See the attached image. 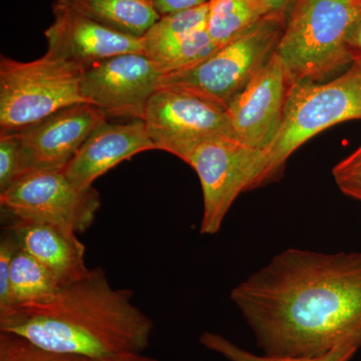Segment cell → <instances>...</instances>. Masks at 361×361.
I'll return each mask as SVG.
<instances>
[{
	"label": "cell",
	"instance_id": "6da1fadb",
	"mask_svg": "<svg viewBox=\"0 0 361 361\" xmlns=\"http://www.w3.org/2000/svg\"><path fill=\"white\" fill-rule=\"evenodd\" d=\"M230 297L263 355L313 357L345 344L361 348V252L288 249Z\"/></svg>",
	"mask_w": 361,
	"mask_h": 361
},
{
	"label": "cell",
	"instance_id": "7a4b0ae2",
	"mask_svg": "<svg viewBox=\"0 0 361 361\" xmlns=\"http://www.w3.org/2000/svg\"><path fill=\"white\" fill-rule=\"evenodd\" d=\"M129 289L111 286L102 268L63 284L42 302L0 311V332L39 348L90 360L142 353L154 323L133 303Z\"/></svg>",
	"mask_w": 361,
	"mask_h": 361
},
{
	"label": "cell",
	"instance_id": "3957f363",
	"mask_svg": "<svg viewBox=\"0 0 361 361\" xmlns=\"http://www.w3.org/2000/svg\"><path fill=\"white\" fill-rule=\"evenodd\" d=\"M361 0H295L275 52L289 85L315 80L351 63L348 39Z\"/></svg>",
	"mask_w": 361,
	"mask_h": 361
},
{
	"label": "cell",
	"instance_id": "277c9868",
	"mask_svg": "<svg viewBox=\"0 0 361 361\" xmlns=\"http://www.w3.org/2000/svg\"><path fill=\"white\" fill-rule=\"evenodd\" d=\"M361 120V66L351 63L341 77L317 84L303 80L289 87L281 127L266 153L261 185L275 179L289 157L308 140L332 126Z\"/></svg>",
	"mask_w": 361,
	"mask_h": 361
},
{
	"label": "cell",
	"instance_id": "5b68a950",
	"mask_svg": "<svg viewBox=\"0 0 361 361\" xmlns=\"http://www.w3.org/2000/svg\"><path fill=\"white\" fill-rule=\"evenodd\" d=\"M84 70L49 52L30 61L1 56V133L18 132L68 106L87 103L82 94Z\"/></svg>",
	"mask_w": 361,
	"mask_h": 361
},
{
	"label": "cell",
	"instance_id": "8992f818",
	"mask_svg": "<svg viewBox=\"0 0 361 361\" xmlns=\"http://www.w3.org/2000/svg\"><path fill=\"white\" fill-rule=\"evenodd\" d=\"M285 21L266 16L196 66L165 75L161 85L192 90L227 106L275 51Z\"/></svg>",
	"mask_w": 361,
	"mask_h": 361
},
{
	"label": "cell",
	"instance_id": "52a82bcc",
	"mask_svg": "<svg viewBox=\"0 0 361 361\" xmlns=\"http://www.w3.org/2000/svg\"><path fill=\"white\" fill-rule=\"evenodd\" d=\"M266 157L265 151L227 137L197 142L178 157L193 168L200 180L202 234H217L239 195L260 186Z\"/></svg>",
	"mask_w": 361,
	"mask_h": 361
},
{
	"label": "cell",
	"instance_id": "ba28073f",
	"mask_svg": "<svg viewBox=\"0 0 361 361\" xmlns=\"http://www.w3.org/2000/svg\"><path fill=\"white\" fill-rule=\"evenodd\" d=\"M2 212L13 220L47 223L82 234L92 227L101 208L94 187H80L65 169L35 170L0 193Z\"/></svg>",
	"mask_w": 361,
	"mask_h": 361
},
{
	"label": "cell",
	"instance_id": "9c48e42d",
	"mask_svg": "<svg viewBox=\"0 0 361 361\" xmlns=\"http://www.w3.org/2000/svg\"><path fill=\"white\" fill-rule=\"evenodd\" d=\"M226 108L192 90L161 85L147 104L144 122L156 149L179 157L197 142L232 139Z\"/></svg>",
	"mask_w": 361,
	"mask_h": 361
},
{
	"label": "cell",
	"instance_id": "30bf717a",
	"mask_svg": "<svg viewBox=\"0 0 361 361\" xmlns=\"http://www.w3.org/2000/svg\"><path fill=\"white\" fill-rule=\"evenodd\" d=\"M163 77L157 63L142 52L120 54L85 68L82 94L108 118L144 120Z\"/></svg>",
	"mask_w": 361,
	"mask_h": 361
},
{
	"label": "cell",
	"instance_id": "8fae6325",
	"mask_svg": "<svg viewBox=\"0 0 361 361\" xmlns=\"http://www.w3.org/2000/svg\"><path fill=\"white\" fill-rule=\"evenodd\" d=\"M289 87L281 59L274 51L227 104L232 139L267 153L281 127Z\"/></svg>",
	"mask_w": 361,
	"mask_h": 361
},
{
	"label": "cell",
	"instance_id": "7c38bea8",
	"mask_svg": "<svg viewBox=\"0 0 361 361\" xmlns=\"http://www.w3.org/2000/svg\"><path fill=\"white\" fill-rule=\"evenodd\" d=\"M109 121L94 104H73L18 130L30 172L65 169L97 128Z\"/></svg>",
	"mask_w": 361,
	"mask_h": 361
},
{
	"label": "cell",
	"instance_id": "4fadbf2b",
	"mask_svg": "<svg viewBox=\"0 0 361 361\" xmlns=\"http://www.w3.org/2000/svg\"><path fill=\"white\" fill-rule=\"evenodd\" d=\"M54 21L45 30L47 51L87 68V66L130 52H142L141 37L106 27L66 9L52 8Z\"/></svg>",
	"mask_w": 361,
	"mask_h": 361
},
{
	"label": "cell",
	"instance_id": "5bb4252c",
	"mask_svg": "<svg viewBox=\"0 0 361 361\" xmlns=\"http://www.w3.org/2000/svg\"><path fill=\"white\" fill-rule=\"evenodd\" d=\"M153 149L156 146L144 120L118 123L106 121L90 134L65 172L78 186L92 187L97 178L118 164Z\"/></svg>",
	"mask_w": 361,
	"mask_h": 361
},
{
	"label": "cell",
	"instance_id": "9a60e30c",
	"mask_svg": "<svg viewBox=\"0 0 361 361\" xmlns=\"http://www.w3.org/2000/svg\"><path fill=\"white\" fill-rule=\"evenodd\" d=\"M7 227L20 248L44 265L59 284L71 283L89 272L85 246L75 233L59 226L25 220H13Z\"/></svg>",
	"mask_w": 361,
	"mask_h": 361
},
{
	"label": "cell",
	"instance_id": "2e32d148",
	"mask_svg": "<svg viewBox=\"0 0 361 361\" xmlns=\"http://www.w3.org/2000/svg\"><path fill=\"white\" fill-rule=\"evenodd\" d=\"M52 8L82 14L116 32L141 39L161 18L151 0H54Z\"/></svg>",
	"mask_w": 361,
	"mask_h": 361
},
{
	"label": "cell",
	"instance_id": "e0dca14e",
	"mask_svg": "<svg viewBox=\"0 0 361 361\" xmlns=\"http://www.w3.org/2000/svg\"><path fill=\"white\" fill-rule=\"evenodd\" d=\"M61 286L44 265L18 245L11 263L9 303L6 310L11 306L47 300L56 293Z\"/></svg>",
	"mask_w": 361,
	"mask_h": 361
},
{
	"label": "cell",
	"instance_id": "ac0fdd59",
	"mask_svg": "<svg viewBox=\"0 0 361 361\" xmlns=\"http://www.w3.org/2000/svg\"><path fill=\"white\" fill-rule=\"evenodd\" d=\"M266 16L258 0H211L207 30L221 47L236 39Z\"/></svg>",
	"mask_w": 361,
	"mask_h": 361
},
{
	"label": "cell",
	"instance_id": "d6986e66",
	"mask_svg": "<svg viewBox=\"0 0 361 361\" xmlns=\"http://www.w3.org/2000/svg\"><path fill=\"white\" fill-rule=\"evenodd\" d=\"M209 4L205 6L161 16L142 37V54L153 59L159 52L186 39L189 35L206 30Z\"/></svg>",
	"mask_w": 361,
	"mask_h": 361
},
{
	"label": "cell",
	"instance_id": "ffe728a7",
	"mask_svg": "<svg viewBox=\"0 0 361 361\" xmlns=\"http://www.w3.org/2000/svg\"><path fill=\"white\" fill-rule=\"evenodd\" d=\"M219 47L206 28L159 52L152 61L165 77L196 66Z\"/></svg>",
	"mask_w": 361,
	"mask_h": 361
},
{
	"label": "cell",
	"instance_id": "44dd1931",
	"mask_svg": "<svg viewBox=\"0 0 361 361\" xmlns=\"http://www.w3.org/2000/svg\"><path fill=\"white\" fill-rule=\"evenodd\" d=\"M200 342L207 349L222 355L228 361H350L360 349L355 344H345L332 349L324 355L313 357H286L254 355L233 343L226 337L213 332H204L200 337Z\"/></svg>",
	"mask_w": 361,
	"mask_h": 361
},
{
	"label": "cell",
	"instance_id": "7402d4cb",
	"mask_svg": "<svg viewBox=\"0 0 361 361\" xmlns=\"http://www.w3.org/2000/svg\"><path fill=\"white\" fill-rule=\"evenodd\" d=\"M0 361H92L35 345L23 337L0 332Z\"/></svg>",
	"mask_w": 361,
	"mask_h": 361
},
{
	"label": "cell",
	"instance_id": "603a6c76",
	"mask_svg": "<svg viewBox=\"0 0 361 361\" xmlns=\"http://www.w3.org/2000/svg\"><path fill=\"white\" fill-rule=\"evenodd\" d=\"M30 172V165L18 135L13 132L0 135V193Z\"/></svg>",
	"mask_w": 361,
	"mask_h": 361
},
{
	"label": "cell",
	"instance_id": "cb8c5ba5",
	"mask_svg": "<svg viewBox=\"0 0 361 361\" xmlns=\"http://www.w3.org/2000/svg\"><path fill=\"white\" fill-rule=\"evenodd\" d=\"M332 174L342 193L361 203V145L337 164Z\"/></svg>",
	"mask_w": 361,
	"mask_h": 361
},
{
	"label": "cell",
	"instance_id": "d4e9b609",
	"mask_svg": "<svg viewBox=\"0 0 361 361\" xmlns=\"http://www.w3.org/2000/svg\"><path fill=\"white\" fill-rule=\"evenodd\" d=\"M18 242L13 231L6 227L0 239V310H6L9 303V275Z\"/></svg>",
	"mask_w": 361,
	"mask_h": 361
},
{
	"label": "cell",
	"instance_id": "484cf974",
	"mask_svg": "<svg viewBox=\"0 0 361 361\" xmlns=\"http://www.w3.org/2000/svg\"><path fill=\"white\" fill-rule=\"evenodd\" d=\"M211 0H151L152 4L161 16L205 6Z\"/></svg>",
	"mask_w": 361,
	"mask_h": 361
},
{
	"label": "cell",
	"instance_id": "4316f807",
	"mask_svg": "<svg viewBox=\"0 0 361 361\" xmlns=\"http://www.w3.org/2000/svg\"><path fill=\"white\" fill-rule=\"evenodd\" d=\"M348 47L351 63L361 66V7L355 25L348 35Z\"/></svg>",
	"mask_w": 361,
	"mask_h": 361
},
{
	"label": "cell",
	"instance_id": "83f0119b",
	"mask_svg": "<svg viewBox=\"0 0 361 361\" xmlns=\"http://www.w3.org/2000/svg\"><path fill=\"white\" fill-rule=\"evenodd\" d=\"M264 9L266 16H276L286 20L289 11L295 0H258Z\"/></svg>",
	"mask_w": 361,
	"mask_h": 361
},
{
	"label": "cell",
	"instance_id": "f1b7e54d",
	"mask_svg": "<svg viewBox=\"0 0 361 361\" xmlns=\"http://www.w3.org/2000/svg\"><path fill=\"white\" fill-rule=\"evenodd\" d=\"M92 361H160L156 358L149 357V356L142 355V353H125V355H118L109 356V357L99 358V360H92Z\"/></svg>",
	"mask_w": 361,
	"mask_h": 361
}]
</instances>
